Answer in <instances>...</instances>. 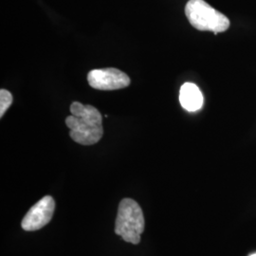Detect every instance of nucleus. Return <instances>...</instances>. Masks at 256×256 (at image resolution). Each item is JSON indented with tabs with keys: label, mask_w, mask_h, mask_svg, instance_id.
Returning <instances> with one entry per match:
<instances>
[{
	"label": "nucleus",
	"mask_w": 256,
	"mask_h": 256,
	"mask_svg": "<svg viewBox=\"0 0 256 256\" xmlns=\"http://www.w3.org/2000/svg\"><path fill=\"white\" fill-rule=\"evenodd\" d=\"M250 256H256V254H252Z\"/></svg>",
	"instance_id": "6e6552de"
},
{
	"label": "nucleus",
	"mask_w": 256,
	"mask_h": 256,
	"mask_svg": "<svg viewBox=\"0 0 256 256\" xmlns=\"http://www.w3.org/2000/svg\"><path fill=\"white\" fill-rule=\"evenodd\" d=\"M144 230V218L142 208L131 198L122 200L119 205L115 223V232L128 243L137 245Z\"/></svg>",
	"instance_id": "7ed1b4c3"
},
{
	"label": "nucleus",
	"mask_w": 256,
	"mask_h": 256,
	"mask_svg": "<svg viewBox=\"0 0 256 256\" xmlns=\"http://www.w3.org/2000/svg\"><path fill=\"white\" fill-rule=\"evenodd\" d=\"M185 16L192 27L202 32L220 34L230 27L228 18L204 0H189L185 6Z\"/></svg>",
	"instance_id": "f03ea898"
},
{
	"label": "nucleus",
	"mask_w": 256,
	"mask_h": 256,
	"mask_svg": "<svg viewBox=\"0 0 256 256\" xmlns=\"http://www.w3.org/2000/svg\"><path fill=\"white\" fill-rule=\"evenodd\" d=\"M180 102L183 108L194 112L203 106V95L196 84L185 82L180 90Z\"/></svg>",
	"instance_id": "423d86ee"
},
{
	"label": "nucleus",
	"mask_w": 256,
	"mask_h": 256,
	"mask_svg": "<svg viewBox=\"0 0 256 256\" xmlns=\"http://www.w3.org/2000/svg\"><path fill=\"white\" fill-rule=\"evenodd\" d=\"M12 104V95L7 90H0V117L2 118Z\"/></svg>",
	"instance_id": "0eeeda50"
},
{
	"label": "nucleus",
	"mask_w": 256,
	"mask_h": 256,
	"mask_svg": "<svg viewBox=\"0 0 256 256\" xmlns=\"http://www.w3.org/2000/svg\"><path fill=\"white\" fill-rule=\"evenodd\" d=\"M88 82L95 90H117L128 88L130 78L118 68H108L90 70L88 74Z\"/></svg>",
	"instance_id": "20e7f679"
},
{
	"label": "nucleus",
	"mask_w": 256,
	"mask_h": 256,
	"mask_svg": "<svg viewBox=\"0 0 256 256\" xmlns=\"http://www.w3.org/2000/svg\"><path fill=\"white\" fill-rule=\"evenodd\" d=\"M70 116L66 119L70 128V136L82 146H93L104 135L102 116L100 111L90 104L74 102L70 104Z\"/></svg>",
	"instance_id": "f257e3e1"
},
{
	"label": "nucleus",
	"mask_w": 256,
	"mask_h": 256,
	"mask_svg": "<svg viewBox=\"0 0 256 256\" xmlns=\"http://www.w3.org/2000/svg\"><path fill=\"white\" fill-rule=\"evenodd\" d=\"M54 200L46 196L36 203L22 220V229L27 232L38 230L50 222L54 212Z\"/></svg>",
	"instance_id": "39448f33"
}]
</instances>
